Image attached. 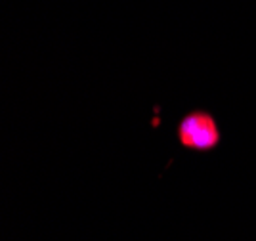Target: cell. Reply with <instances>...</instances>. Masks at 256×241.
<instances>
[{"label": "cell", "mask_w": 256, "mask_h": 241, "mask_svg": "<svg viewBox=\"0 0 256 241\" xmlns=\"http://www.w3.org/2000/svg\"><path fill=\"white\" fill-rule=\"evenodd\" d=\"M178 140L188 149L210 151L220 144V130L210 113L192 111L178 123Z\"/></svg>", "instance_id": "6da1fadb"}]
</instances>
